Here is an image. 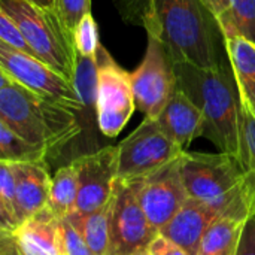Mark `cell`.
I'll return each mask as SVG.
<instances>
[{"label":"cell","mask_w":255,"mask_h":255,"mask_svg":"<svg viewBox=\"0 0 255 255\" xmlns=\"http://www.w3.org/2000/svg\"><path fill=\"white\" fill-rule=\"evenodd\" d=\"M157 121L184 151L205 133V117L202 109L179 88L158 115Z\"/></svg>","instance_id":"5bb4252c"},{"label":"cell","mask_w":255,"mask_h":255,"mask_svg":"<svg viewBox=\"0 0 255 255\" xmlns=\"http://www.w3.org/2000/svg\"><path fill=\"white\" fill-rule=\"evenodd\" d=\"M10 233L22 255H64L60 220L46 208Z\"/></svg>","instance_id":"2e32d148"},{"label":"cell","mask_w":255,"mask_h":255,"mask_svg":"<svg viewBox=\"0 0 255 255\" xmlns=\"http://www.w3.org/2000/svg\"><path fill=\"white\" fill-rule=\"evenodd\" d=\"M133 255H148V253L143 250V251H139V253H136V254H133Z\"/></svg>","instance_id":"d590c367"},{"label":"cell","mask_w":255,"mask_h":255,"mask_svg":"<svg viewBox=\"0 0 255 255\" xmlns=\"http://www.w3.org/2000/svg\"><path fill=\"white\" fill-rule=\"evenodd\" d=\"M136 109L145 118L157 120L178 90L175 63L161 40L148 34V45L142 63L131 73Z\"/></svg>","instance_id":"ba28073f"},{"label":"cell","mask_w":255,"mask_h":255,"mask_svg":"<svg viewBox=\"0 0 255 255\" xmlns=\"http://www.w3.org/2000/svg\"><path fill=\"white\" fill-rule=\"evenodd\" d=\"M0 9L18 24L36 58L73 84L79 55L73 33L67 30L55 9L28 0H0Z\"/></svg>","instance_id":"5b68a950"},{"label":"cell","mask_w":255,"mask_h":255,"mask_svg":"<svg viewBox=\"0 0 255 255\" xmlns=\"http://www.w3.org/2000/svg\"><path fill=\"white\" fill-rule=\"evenodd\" d=\"M0 42L19 52L36 57L18 24L3 9H0Z\"/></svg>","instance_id":"4316f807"},{"label":"cell","mask_w":255,"mask_h":255,"mask_svg":"<svg viewBox=\"0 0 255 255\" xmlns=\"http://www.w3.org/2000/svg\"><path fill=\"white\" fill-rule=\"evenodd\" d=\"M97 57H79L73 87L84 106V112L93 111L96 114L97 97Z\"/></svg>","instance_id":"d4e9b609"},{"label":"cell","mask_w":255,"mask_h":255,"mask_svg":"<svg viewBox=\"0 0 255 255\" xmlns=\"http://www.w3.org/2000/svg\"><path fill=\"white\" fill-rule=\"evenodd\" d=\"M238 158L244 169L251 212L255 215V117L245 106L241 111V149Z\"/></svg>","instance_id":"7402d4cb"},{"label":"cell","mask_w":255,"mask_h":255,"mask_svg":"<svg viewBox=\"0 0 255 255\" xmlns=\"http://www.w3.org/2000/svg\"><path fill=\"white\" fill-rule=\"evenodd\" d=\"M12 167L16 181V215L21 224L46 208L52 178L46 161L12 164Z\"/></svg>","instance_id":"9a60e30c"},{"label":"cell","mask_w":255,"mask_h":255,"mask_svg":"<svg viewBox=\"0 0 255 255\" xmlns=\"http://www.w3.org/2000/svg\"><path fill=\"white\" fill-rule=\"evenodd\" d=\"M96 120L106 137H117L136 109L131 73L123 69L102 45L97 52Z\"/></svg>","instance_id":"52a82bcc"},{"label":"cell","mask_w":255,"mask_h":255,"mask_svg":"<svg viewBox=\"0 0 255 255\" xmlns=\"http://www.w3.org/2000/svg\"><path fill=\"white\" fill-rule=\"evenodd\" d=\"M178 88L203 112L205 133L220 152L239 157L241 149V97L235 79L223 66L202 69L193 64H175Z\"/></svg>","instance_id":"7a4b0ae2"},{"label":"cell","mask_w":255,"mask_h":255,"mask_svg":"<svg viewBox=\"0 0 255 255\" xmlns=\"http://www.w3.org/2000/svg\"><path fill=\"white\" fill-rule=\"evenodd\" d=\"M18 224L13 167L10 163L0 161V232H13Z\"/></svg>","instance_id":"cb8c5ba5"},{"label":"cell","mask_w":255,"mask_h":255,"mask_svg":"<svg viewBox=\"0 0 255 255\" xmlns=\"http://www.w3.org/2000/svg\"><path fill=\"white\" fill-rule=\"evenodd\" d=\"M51 152L39 145H33L0 123V161L10 164L45 163Z\"/></svg>","instance_id":"44dd1931"},{"label":"cell","mask_w":255,"mask_h":255,"mask_svg":"<svg viewBox=\"0 0 255 255\" xmlns=\"http://www.w3.org/2000/svg\"><path fill=\"white\" fill-rule=\"evenodd\" d=\"M79 194L78 169L73 161L60 167L52 176L46 209L57 218L64 220L76 212Z\"/></svg>","instance_id":"ac0fdd59"},{"label":"cell","mask_w":255,"mask_h":255,"mask_svg":"<svg viewBox=\"0 0 255 255\" xmlns=\"http://www.w3.org/2000/svg\"><path fill=\"white\" fill-rule=\"evenodd\" d=\"M28 1L43 6V7H54V0H28Z\"/></svg>","instance_id":"e575fe53"},{"label":"cell","mask_w":255,"mask_h":255,"mask_svg":"<svg viewBox=\"0 0 255 255\" xmlns=\"http://www.w3.org/2000/svg\"><path fill=\"white\" fill-rule=\"evenodd\" d=\"M181 158L170 161L161 169L134 179L139 202L157 233H160L188 199L182 179Z\"/></svg>","instance_id":"8fae6325"},{"label":"cell","mask_w":255,"mask_h":255,"mask_svg":"<svg viewBox=\"0 0 255 255\" xmlns=\"http://www.w3.org/2000/svg\"><path fill=\"white\" fill-rule=\"evenodd\" d=\"M0 123L49 152L61 149L81 133L78 114L52 103L0 70Z\"/></svg>","instance_id":"3957f363"},{"label":"cell","mask_w":255,"mask_h":255,"mask_svg":"<svg viewBox=\"0 0 255 255\" xmlns=\"http://www.w3.org/2000/svg\"><path fill=\"white\" fill-rule=\"evenodd\" d=\"M54 9L70 33L84 15L91 12V0H54Z\"/></svg>","instance_id":"83f0119b"},{"label":"cell","mask_w":255,"mask_h":255,"mask_svg":"<svg viewBox=\"0 0 255 255\" xmlns=\"http://www.w3.org/2000/svg\"><path fill=\"white\" fill-rule=\"evenodd\" d=\"M72 161L79 181L76 212L90 214L106 206L118 179V146H105Z\"/></svg>","instance_id":"7c38bea8"},{"label":"cell","mask_w":255,"mask_h":255,"mask_svg":"<svg viewBox=\"0 0 255 255\" xmlns=\"http://www.w3.org/2000/svg\"><path fill=\"white\" fill-rule=\"evenodd\" d=\"M202 1L208 7V10L214 15L215 21H218L221 16L226 15L230 4V0H202Z\"/></svg>","instance_id":"d6a6232c"},{"label":"cell","mask_w":255,"mask_h":255,"mask_svg":"<svg viewBox=\"0 0 255 255\" xmlns=\"http://www.w3.org/2000/svg\"><path fill=\"white\" fill-rule=\"evenodd\" d=\"M131 24H140L146 34L158 37L175 64L221 66L218 24L202 0H139Z\"/></svg>","instance_id":"6da1fadb"},{"label":"cell","mask_w":255,"mask_h":255,"mask_svg":"<svg viewBox=\"0 0 255 255\" xmlns=\"http://www.w3.org/2000/svg\"><path fill=\"white\" fill-rule=\"evenodd\" d=\"M223 39L241 105L255 117V43L238 34L224 36Z\"/></svg>","instance_id":"e0dca14e"},{"label":"cell","mask_w":255,"mask_h":255,"mask_svg":"<svg viewBox=\"0 0 255 255\" xmlns=\"http://www.w3.org/2000/svg\"><path fill=\"white\" fill-rule=\"evenodd\" d=\"M148 255H188L181 247L163 235H157L145 250Z\"/></svg>","instance_id":"f546056e"},{"label":"cell","mask_w":255,"mask_h":255,"mask_svg":"<svg viewBox=\"0 0 255 255\" xmlns=\"http://www.w3.org/2000/svg\"><path fill=\"white\" fill-rule=\"evenodd\" d=\"M236 255H255V215L245 221Z\"/></svg>","instance_id":"4dcf8cb0"},{"label":"cell","mask_w":255,"mask_h":255,"mask_svg":"<svg viewBox=\"0 0 255 255\" xmlns=\"http://www.w3.org/2000/svg\"><path fill=\"white\" fill-rule=\"evenodd\" d=\"M117 146L120 181L140 179L185 152L154 118H143L137 128Z\"/></svg>","instance_id":"8992f818"},{"label":"cell","mask_w":255,"mask_h":255,"mask_svg":"<svg viewBox=\"0 0 255 255\" xmlns=\"http://www.w3.org/2000/svg\"><path fill=\"white\" fill-rule=\"evenodd\" d=\"M220 215L208 205L188 197L169 224L160 232L188 255H196L208 229Z\"/></svg>","instance_id":"4fadbf2b"},{"label":"cell","mask_w":255,"mask_h":255,"mask_svg":"<svg viewBox=\"0 0 255 255\" xmlns=\"http://www.w3.org/2000/svg\"><path fill=\"white\" fill-rule=\"evenodd\" d=\"M217 24L223 37L238 34L255 43V0H230L226 15Z\"/></svg>","instance_id":"603a6c76"},{"label":"cell","mask_w":255,"mask_h":255,"mask_svg":"<svg viewBox=\"0 0 255 255\" xmlns=\"http://www.w3.org/2000/svg\"><path fill=\"white\" fill-rule=\"evenodd\" d=\"M157 235L139 202L134 181L117 179L111 199V247L108 255H133L143 251Z\"/></svg>","instance_id":"30bf717a"},{"label":"cell","mask_w":255,"mask_h":255,"mask_svg":"<svg viewBox=\"0 0 255 255\" xmlns=\"http://www.w3.org/2000/svg\"><path fill=\"white\" fill-rule=\"evenodd\" d=\"M181 172L188 197L208 205L220 217L247 221L253 215L244 169L238 157L227 152L185 151L181 158Z\"/></svg>","instance_id":"277c9868"},{"label":"cell","mask_w":255,"mask_h":255,"mask_svg":"<svg viewBox=\"0 0 255 255\" xmlns=\"http://www.w3.org/2000/svg\"><path fill=\"white\" fill-rule=\"evenodd\" d=\"M67 220L79 230L94 255H108L111 247V202L90 214L73 212Z\"/></svg>","instance_id":"d6986e66"},{"label":"cell","mask_w":255,"mask_h":255,"mask_svg":"<svg viewBox=\"0 0 255 255\" xmlns=\"http://www.w3.org/2000/svg\"><path fill=\"white\" fill-rule=\"evenodd\" d=\"M118 9L123 15V18L127 21V22H133V16H134V12H136V7H137V3L139 0H118Z\"/></svg>","instance_id":"836d02e7"},{"label":"cell","mask_w":255,"mask_h":255,"mask_svg":"<svg viewBox=\"0 0 255 255\" xmlns=\"http://www.w3.org/2000/svg\"><path fill=\"white\" fill-rule=\"evenodd\" d=\"M61 238H63V253L64 255H94L84 236L79 230L67 220H60Z\"/></svg>","instance_id":"f1b7e54d"},{"label":"cell","mask_w":255,"mask_h":255,"mask_svg":"<svg viewBox=\"0 0 255 255\" xmlns=\"http://www.w3.org/2000/svg\"><path fill=\"white\" fill-rule=\"evenodd\" d=\"M73 40L79 57L94 58L102 46L99 39V28L93 13H87L82 16L79 24L73 31Z\"/></svg>","instance_id":"484cf974"},{"label":"cell","mask_w":255,"mask_h":255,"mask_svg":"<svg viewBox=\"0 0 255 255\" xmlns=\"http://www.w3.org/2000/svg\"><path fill=\"white\" fill-rule=\"evenodd\" d=\"M0 70L34 94L78 115L84 114V106L73 84L42 60L0 42Z\"/></svg>","instance_id":"9c48e42d"},{"label":"cell","mask_w":255,"mask_h":255,"mask_svg":"<svg viewBox=\"0 0 255 255\" xmlns=\"http://www.w3.org/2000/svg\"><path fill=\"white\" fill-rule=\"evenodd\" d=\"M245 221L220 217L208 229L196 255H236Z\"/></svg>","instance_id":"ffe728a7"},{"label":"cell","mask_w":255,"mask_h":255,"mask_svg":"<svg viewBox=\"0 0 255 255\" xmlns=\"http://www.w3.org/2000/svg\"><path fill=\"white\" fill-rule=\"evenodd\" d=\"M0 255H22L10 232H0Z\"/></svg>","instance_id":"1f68e13d"}]
</instances>
